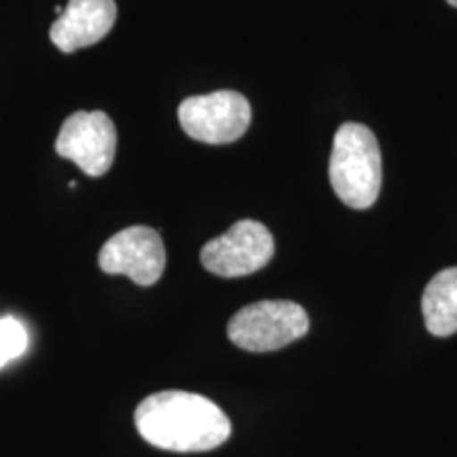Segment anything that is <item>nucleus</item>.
Masks as SVG:
<instances>
[{"label":"nucleus","instance_id":"nucleus-8","mask_svg":"<svg viewBox=\"0 0 457 457\" xmlns=\"http://www.w3.org/2000/svg\"><path fill=\"white\" fill-rule=\"evenodd\" d=\"M117 21L114 0H71L64 13L51 24L49 37L64 54L100 43Z\"/></svg>","mask_w":457,"mask_h":457},{"label":"nucleus","instance_id":"nucleus-3","mask_svg":"<svg viewBox=\"0 0 457 457\" xmlns=\"http://www.w3.org/2000/svg\"><path fill=\"white\" fill-rule=\"evenodd\" d=\"M310 330V316L299 303H250L228 320L227 335L233 345L245 352H276L299 341Z\"/></svg>","mask_w":457,"mask_h":457},{"label":"nucleus","instance_id":"nucleus-6","mask_svg":"<svg viewBox=\"0 0 457 457\" xmlns=\"http://www.w3.org/2000/svg\"><path fill=\"white\" fill-rule=\"evenodd\" d=\"M55 153L74 162L91 179H100L112 168L117 155V129L102 111H77L62 123Z\"/></svg>","mask_w":457,"mask_h":457},{"label":"nucleus","instance_id":"nucleus-10","mask_svg":"<svg viewBox=\"0 0 457 457\" xmlns=\"http://www.w3.org/2000/svg\"><path fill=\"white\" fill-rule=\"evenodd\" d=\"M28 345H30V337L24 324L15 316L0 318V369L24 356Z\"/></svg>","mask_w":457,"mask_h":457},{"label":"nucleus","instance_id":"nucleus-11","mask_svg":"<svg viewBox=\"0 0 457 457\" xmlns=\"http://www.w3.org/2000/svg\"><path fill=\"white\" fill-rule=\"evenodd\" d=\"M447 3L451 4V7H457V0H447Z\"/></svg>","mask_w":457,"mask_h":457},{"label":"nucleus","instance_id":"nucleus-4","mask_svg":"<svg viewBox=\"0 0 457 457\" xmlns=\"http://www.w3.org/2000/svg\"><path fill=\"white\" fill-rule=\"evenodd\" d=\"M179 121L188 138L204 145H231L248 131L253 108L242 94L222 89L182 100Z\"/></svg>","mask_w":457,"mask_h":457},{"label":"nucleus","instance_id":"nucleus-5","mask_svg":"<svg viewBox=\"0 0 457 457\" xmlns=\"http://www.w3.org/2000/svg\"><path fill=\"white\" fill-rule=\"evenodd\" d=\"M276 254L271 231L262 222L237 220L225 236L210 239L202 248V265L219 278H244L270 265Z\"/></svg>","mask_w":457,"mask_h":457},{"label":"nucleus","instance_id":"nucleus-9","mask_svg":"<svg viewBox=\"0 0 457 457\" xmlns=\"http://www.w3.org/2000/svg\"><path fill=\"white\" fill-rule=\"evenodd\" d=\"M426 328L434 337L457 333V267L436 273L421 296Z\"/></svg>","mask_w":457,"mask_h":457},{"label":"nucleus","instance_id":"nucleus-7","mask_svg":"<svg viewBox=\"0 0 457 457\" xmlns=\"http://www.w3.org/2000/svg\"><path fill=\"white\" fill-rule=\"evenodd\" d=\"M165 262L168 254L159 231L142 225L114 233L98 254L102 271L125 276L138 286L157 284L165 271Z\"/></svg>","mask_w":457,"mask_h":457},{"label":"nucleus","instance_id":"nucleus-2","mask_svg":"<svg viewBox=\"0 0 457 457\" xmlns=\"http://www.w3.org/2000/svg\"><path fill=\"white\" fill-rule=\"evenodd\" d=\"M328 179L343 204L367 210L381 191L379 142L367 125L343 123L335 134Z\"/></svg>","mask_w":457,"mask_h":457},{"label":"nucleus","instance_id":"nucleus-1","mask_svg":"<svg viewBox=\"0 0 457 457\" xmlns=\"http://www.w3.org/2000/svg\"><path fill=\"white\" fill-rule=\"evenodd\" d=\"M134 420L148 445L176 453L212 451L231 436V421L225 411L193 392L151 394L138 404Z\"/></svg>","mask_w":457,"mask_h":457}]
</instances>
